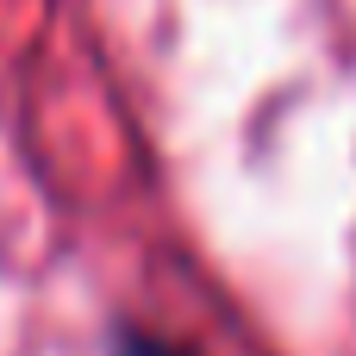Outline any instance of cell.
Returning a JSON list of instances; mask_svg holds the SVG:
<instances>
[{
  "instance_id": "1",
  "label": "cell",
  "mask_w": 356,
  "mask_h": 356,
  "mask_svg": "<svg viewBox=\"0 0 356 356\" xmlns=\"http://www.w3.org/2000/svg\"><path fill=\"white\" fill-rule=\"evenodd\" d=\"M113 356H188V350H175V344L138 332V325H119V332H113Z\"/></svg>"
}]
</instances>
